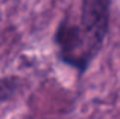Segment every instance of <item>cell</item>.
<instances>
[{
  "mask_svg": "<svg viewBox=\"0 0 120 119\" xmlns=\"http://www.w3.org/2000/svg\"><path fill=\"white\" fill-rule=\"evenodd\" d=\"M111 18V0H82L78 24L88 57L94 60L103 48Z\"/></svg>",
  "mask_w": 120,
  "mask_h": 119,
  "instance_id": "cell-1",
  "label": "cell"
},
{
  "mask_svg": "<svg viewBox=\"0 0 120 119\" xmlns=\"http://www.w3.org/2000/svg\"><path fill=\"white\" fill-rule=\"evenodd\" d=\"M21 87V81L17 76H5L0 79V102L14 98Z\"/></svg>",
  "mask_w": 120,
  "mask_h": 119,
  "instance_id": "cell-2",
  "label": "cell"
}]
</instances>
